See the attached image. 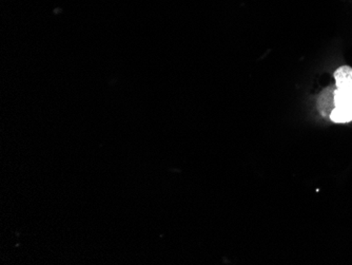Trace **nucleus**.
Returning a JSON list of instances; mask_svg holds the SVG:
<instances>
[{
  "mask_svg": "<svg viewBox=\"0 0 352 265\" xmlns=\"http://www.w3.org/2000/svg\"><path fill=\"white\" fill-rule=\"evenodd\" d=\"M333 75L336 80L334 106L338 108H352V67H340Z\"/></svg>",
  "mask_w": 352,
  "mask_h": 265,
  "instance_id": "obj_1",
  "label": "nucleus"
},
{
  "mask_svg": "<svg viewBox=\"0 0 352 265\" xmlns=\"http://www.w3.org/2000/svg\"><path fill=\"white\" fill-rule=\"evenodd\" d=\"M330 120L337 124L349 123L352 120V108H336L330 114Z\"/></svg>",
  "mask_w": 352,
  "mask_h": 265,
  "instance_id": "obj_2",
  "label": "nucleus"
}]
</instances>
